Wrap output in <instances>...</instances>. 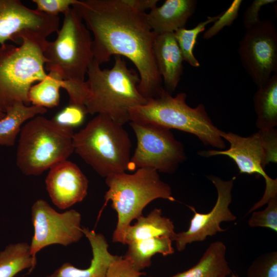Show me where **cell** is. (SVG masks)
<instances>
[{
    "mask_svg": "<svg viewBox=\"0 0 277 277\" xmlns=\"http://www.w3.org/2000/svg\"><path fill=\"white\" fill-rule=\"evenodd\" d=\"M214 185L217 197L214 206L207 213L197 212L193 206L188 207L193 212L190 226L186 231L175 234L173 239L178 251L184 250L187 244L193 242H203L207 236H212L217 232L226 230L221 227L223 222H233L236 216L230 211L229 206L232 201L231 191L234 179L224 181L216 176L208 177Z\"/></svg>",
    "mask_w": 277,
    "mask_h": 277,
    "instance_id": "14",
    "label": "cell"
},
{
    "mask_svg": "<svg viewBox=\"0 0 277 277\" xmlns=\"http://www.w3.org/2000/svg\"><path fill=\"white\" fill-rule=\"evenodd\" d=\"M264 210L253 211L248 220L251 227H266L277 231V195L271 198Z\"/></svg>",
    "mask_w": 277,
    "mask_h": 277,
    "instance_id": "28",
    "label": "cell"
},
{
    "mask_svg": "<svg viewBox=\"0 0 277 277\" xmlns=\"http://www.w3.org/2000/svg\"><path fill=\"white\" fill-rule=\"evenodd\" d=\"M63 81L54 71H49L47 77L33 85L29 91V100L32 105L53 108L60 102V90L63 88Z\"/></svg>",
    "mask_w": 277,
    "mask_h": 277,
    "instance_id": "25",
    "label": "cell"
},
{
    "mask_svg": "<svg viewBox=\"0 0 277 277\" xmlns=\"http://www.w3.org/2000/svg\"><path fill=\"white\" fill-rule=\"evenodd\" d=\"M157 0H128V3L136 9L145 12L147 9H152L156 6Z\"/></svg>",
    "mask_w": 277,
    "mask_h": 277,
    "instance_id": "34",
    "label": "cell"
},
{
    "mask_svg": "<svg viewBox=\"0 0 277 277\" xmlns=\"http://www.w3.org/2000/svg\"><path fill=\"white\" fill-rule=\"evenodd\" d=\"M31 221L34 228L30 252L36 262V254L53 244L67 246L78 242L84 236L81 213L74 209L60 213L46 201L39 199L31 207Z\"/></svg>",
    "mask_w": 277,
    "mask_h": 277,
    "instance_id": "11",
    "label": "cell"
},
{
    "mask_svg": "<svg viewBox=\"0 0 277 277\" xmlns=\"http://www.w3.org/2000/svg\"><path fill=\"white\" fill-rule=\"evenodd\" d=\"M136 223L127 228L124 244L159 236H167L173 241L176 233L173 222L162 215V210L154 208L147 215L137 217Z\"/></svg>",
    "mask_w": 277,
    "mask_h": 277,
    "instance_id": "19",
    "label": "cell"
},
{
    "mask_svg": "<svg viewBox=\"0 0 277 277\" xmlns=\"http://www.w3.org/2000/svg\"><path fill=\"white\" fill-rule=\"evenodd\" d=\"M46 43L23 38L18 46L8 43L0 45V111L6 113L17 103L31 105L30 88L48 74L44 55Z\"/></svg>",
    "mask_w": 277,
    "mask_h": 277,
    "instance_id": "7",
    "label": "cell"
},
{
    "mask_svg": "<svg viewBox=\"0 0 277 277\" xmlns=\"http://www.w3.org/2000/svg\"><path fill=\"white\" fill-rule=\"evenodd\" d=\"M73 129L42 115L22 127L16 151V165L26 175H39L74 152Z\"/></svg>",
    "mask_w": 277,
    "mask_h": 277,
    "instance_id": "6",
    "label": "cell"
},
{
    "mask_svg": "<svg viewBox=\"0 0 277 277\" xmlns=\"http://www.w3.org/2000/svg\"><path fill=\"white\" fill-rule=\"evenodd\" d=\"M222 12L214 16H208L207 18L200 22L195 27L187 29L185 27L179 29L174 32V37L182 54L184 61L191 66L200 67V64L193 54V50L196 44L197 37L205 30V27L211 23H214L221 15Z\"/></svg>",
    "mask_w": 277,
    "mask_h": 277,
    "instance_id": "26",
    "label": "cell"
},
{
    "mask_svg": "<svg viewBox=\"0 0 277 277\" xmlns=\"http://www.w3.org/2000/svg\"><path fill=\"white\" fill-rule=\"evenodd\" d=\"M64 15L56 39L44 49L45 69L58 73L66 82L83 83L94 60L90 31L72 7Z\"/></svg>",
    "mask_w": 277,
    "mask_h": 277,
    "instance_id": "8",
    "label": "cell"
},
{
    "mask_svg": "<svg viewBox=\"0 0 277 277\" xmlns=\"http://www.w3.org/2000/svg\"><path fill=\"white\" fill-rule=\"evenodd\" d=\"M238 53L246 72L260 87L277 73V29L269 19L246 29Z\"/></svg>",
    "mask_w": 277,
    "mask_h": 277,
    "instance_id": "12",
    "label": "cell"
},
{
    "mask_svg": "<svg viewBox=\"0 0 277 277\" xmlns=\"http://www.w3.org/2000/svg\"><path fill=\"white\" fill-rule=\"evenodd\" d=\"M60 18L30 9L19 0H0V45L30 38L46 43L59 29Z\"/></svg>",
    "mask_w": 277,
    "mask_h": 277,
    "instance_id": "13",
    "label": "cell"
},
{
    "mask_svg": "<svg viewBox=\"0 0 277 277\" xmlns=\"http://www.w3.org/2000/svg\"><path fill=\"white\" fill-rule=\"evenodd\" d=\"M246 277H277V251L257 257L248 267Z\"/></svg>",
    "mask_w": 277,
    "mask_h": 277,
    "instance_id": "27",
    "label": "cell"
},
{
    "mask_svg": "<svg viewBox=\"0 0 277 277\" xmlns=\"http://www.w3.org/2000/svg\"><path fill=\"white\" fill-rule=\"evenodd\" d=\"M123 126L98 114L73 134L74 152L103 177L131 170L132 144Z\"/></svg>",
    "mask_w": 277,
    "mask_h": 277,
    "instance_id": "4",
    "label": "cell"
},
{
    "mask_svg": "<svg viewBox=\"0 0 277 277\" xmlns=\"http://www.w3.org/2000/svg\"><path fill=\"white\" fill-rule=\"evenodd\" d=\"M231 277H240V276L236 274L232 273L231 274Z\"/></svg>",
    "mask_w": 277,
    "mask_h": 277,
    "instance_id": "36",
    "label": "cell"
},
{
    "mask_svg": "<svg viewBox=\"0 0 277 277\" xmlns=\"http://www.w3.org/2000/svg\"><path fill=\"white\" fill-rule=\"evenodd\" d=\"M144 274L134 269L127 260L120 256L110 264L105 277H142Z\"/></svg>",
    "mask_w": 277,
    "mask_h": 277,
    "instance_id": "32",
    "label": "cell"
},
{
    "mask_svg": "<svg viewBox=\"0 0 277 277\" xmlns=\"http://www.w3.org/2000/svg\"><path fill=\"white\" fill-rule=\"evenodd\" d=\"M275 2L276 0H254L244 13L243 21L246 29L257 25L261 21L260 11L262 7Z\"/></svg>",
    "mask_w": 277,
    "mask_h": 277,
    "instance_id": "33",
    "label": "cell"
},
{
    "mask_svg": "<svg viewBox=\"0 0 277 277\" xmlns=\"http://www.w3.org/2000/svg\"><path fill=\"white\" fill-rule=\"evenodd\" d=\"M153 50L165 89L171 94L183 73L184 61L174 32L156 34Z\"/></svg>",
    "mask_w": 277,
    "mask_h": 277,
    "instance_id": "17",
    "label": "cell"
},
{
    "mask_svg": "<svg viewBox=\"0 0 277 277\" xmlns=\"http://www.w3.org/2000/svg\"><path fill=\"white\" fill-rule=\"evenodd\" d=\"M253 106L259 130L274 129L277 126V73L258 88L253 95Z\"/></svg>",
    "mask_w": 277,
    "mask_h": 277,
    "instance_id": "22",
    "label": "cell"
},
{
    "mask_svg": "<svg viewBox=\"0 0 277 277\" xmlns=\"http://www.w3.org/2000/svg\"><path fill=\"white\" fill-rule=\"evenodd\" d=\"M186 97L184 92L173 97L165 90L145 105L132 108L130 122L175 129L195 135L204 145L225 148L222 131L213 124L205 106L200 104L192 108L186 103Z\"/></svg>",
    "mask_w": 277,
    "mask_h": 277,
    "instance_id": "5",
    "label": "cell"
},
{
    "mask_svg": "<svg viewBox=\"0 0 277 277\" xmlns=\"http://www.w3.org/2000/svg\"><path fill=\"white\" fill-rule=\"evenodd\" d=\"M45 183L52 202L61 209L82 201L87 194V177L77 165L67 160L49 169Z\"/></svg>",
    "mask_w": 277,
    "mask_h": 277,
    "instance_id": "15",
    "label": "cell"
},
{
    "mask_svg": "<svg viewBox=\"0 0 277 277\" xmlns=\"http://www.w3.org/2000/svg\"><path fill=\"white\" fill-rule=\"evenodd\" d=\"M82 230L92 249L90 266L86 269H79L66 262L45 277H105L110 264L120 256L108 251L109 245L104 235L85 227H82Z\"/></svg>",
    "mask_w": 277,
    "mask_h": 277,
    "instance_id": "16",
    "label": "cell"
},
{
    "mask_svg": "<svg viewBox=\"0 0 277 277\" xmlns=\"http://www.w3.org/2000/svg\"><path fill=\"white\" fill-rule=\"evenodd\" d=\"M47 111V108L17 103L9 108L0 119V146H12L15 143L23 124Z\"/></svg>",
    "mask_w": 277,
    "mask_h": 277,
    "instance_id": "23",
    "label": "cell"
},
{
    "mask_svg": "<svg viewBox=\"0 0 277 277\" xmlns=\"http://www.w3.org/2000/svg\"><path fill=\"white\" fill-rule=\"evenodd\" d=\"M86 114L85 106L69 103L52 120L60 125L73 129L83 123Z\"/></svg>",
    "mask_w": 277,
    "mask_h": 277,
    "instance_id": "29",
    "label": "cell"
},
{
    "mask_svg": "<svg viewBox=\"0 0 277 277\" xmlns=\"http://www.w3.org/2000/svg\"><path fill=\"white\" fill-rule=\"evenodd\" d=\"M226 253V247L223 242H213L195 265L170 277H227L232 271Z\"/></svg>",
    "mask_w": 277,
    "mask_h": 277,
    "instance_id": "20",
    "label": "cell"
},
{
    "mask_svg": "<svg viewBox=\"0 0 277 277\" xmlns=\"http://www.w3.org/2000/svg\"><path fill=\"white\" fill-rule=\"evenodd\" d=\"M6 115V113L0 111V119L3 118Z\"/></svg>",
    "mask_w": 277,
    "mask_h": 277,
    "instance_id": "35",
    "label": "cell"
},
{
    "mask_svg": "<svg viewBox=\"0 0 277 277\" xmlns=\"http://www.w3.org/2000/svg\"><path fill=\"white\" fill-rule=\"evenodd\" d=\"M242 0H234L228 8L222 12L221 15L213 25L206 30L203 35L205 39H209L215 36L226 26H230L239 15Z\"/></svg>",
    "mask_w": 277,
    "mask_h": 277,
    "instance_id": "30",
    "label": "cell"
},
{
    "mask_svg": "<svg viewBox=\"0 0 277 277\" xmlns=\"http://www.w3.org/2000/svg\"><path fill=\"white\" fill-rule=\"evenodd\" d=\"M93 35L92 51L100 65L112 55L127 57L137 69L140 93L148 100L164 91L153 54L156 34L128 0H78L72 6Z\"/></svg>",
    "mask_w": 277,
    "mask_h": 277,
    "instance_id": "1",
    "label": "cell"
},
{
    "mask_svg": "<svg viewBox=\"0 0 277 277\" xmlns=\"http://www.w3.org/2000/svg\"><path fill=\"white\" fill-rule=\"evenodd\" d=\"M108 187L105 205L109 201L117 214V222L112 242L124 244V235L133 220L141 216L145 207L157 199L175 201L170 186L163 182L157 171L151 168H140L133 173L126 172L106 177Z\"/></svg>",
    "mask_w": 277,
    "mask_h": 277,
    "instance_id": "3",
    "label": "cell"
},
{
    "mask_svg": "<svg viewBox=\"0 0 277 277\" xmlns=\"http://www.w3.org/2000/svg\"><path fill=\"white\" fill-rule=\"evenodd\" d=\"M36 10L47 14L58 16L60 13L65 14L78 0H33Z\"/></svg>",
    "mask_w": 277,
    "mask_h": 277,
    "instance_id": "31",
    "label": "cell"
},
{
    "mask_svg": "<svg viewBox=\"0 0 277 277\" xmlns=\"http://www.w3.org/2000/svg\"><path fill=\"white\" fill-rule=\"evenodd\" d=\"M221 136L230 144L228 149L201 151L199 154L206 157L219 155L227 156L235 162L240 173L258 174L264 177L266 185L264 194L249 209L247 213L249 214L277 195V180L269 176L265 170L269 163L277 162L276 129L259 130L247 137L222 131Z\"/></svg>",
    "mask_w": 277,
    "mask_h": 277,
    "instance_id": "9",
    "label": "cell"
},
{
    "mask_svg": "<svg viewBox=\"0 0 277 277\" xmlns=\"http://www.w3.org/2000/svg\"><path fill=\"white\" fill-rule=\"evenodd\" d=\"M30 245L26 242L11 244L0 251V277H14L22 270L35 268Z\"/></svg>",
    "mask_w": 277,
    "mask_h": 277,
    "instance_id": "24",
    "label": "cell"
},
{
    "mask_svg": "<svg viewBox=\"0 0 277 277\" xmlns=\"http://www.w3.org/2000/svg\"><path fill=\"white\" fill-rule=\"evenodd\" d=\"M130 125L137 140L131 157V170L146 167L172 173L186 159L183 144L175 138L170 129L132 121Z\"/></svg>",
    "mask_w": 277,
    "mask_h": 277,
    "instance_id": "10",
    "label": "cell"
},
{
    "mask_svg": "<svg viewBox=\"0 0 277 277\" xmlns=\"http://www.w3.org/2000/svg\"><path fill=\"white\" fill-rule=\"evenodd\" d=\"M172 240L167 236H159L133 242L128 244V250L123 257L138 271L150 266L151 259L156 254L163 256L173 254Z\"/></svg>",
    "mask_w": 277,
    "mask_h": 277,
    "instance_id": "21",
    "label": "cell"
},
{
    "mask_svg": "<svg viewBox=\"0 0 277 277\" xmlns=\"http://www.w3.org/2000/svg\"><path fill=\"white\" fill-rule=\"evenodd\" d=\"M113 67L102 69L94 60L87 72L89 96L85 103L87 114H104L123 125L130 122V110L146 104L139 92V75L129 68L122 56H114Z\"/></svg>",
    "mask_w": 277,
    "mask_h": 277,
    "instance_id": "2",
    "label": "cell"
},
{
    "mask_svg": "<svg viewBox=\"0 0 277 277\" xmlns=\"http://www.w3.org/2000/svg\"><path fill=\"white\" fill-rule=\"evenodd\" d=\"M197 3L195 0H166L146 13L147 22L155 34L174 32L185 27L194 14Z\"/></svg>",
    "mask_w": 277,
    "mask_h": 277,
    "instance_id": "18",
    "label": "cell"
}]
</instances>
